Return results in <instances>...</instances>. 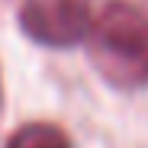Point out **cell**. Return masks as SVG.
Masks as SVG:
<instances>
[{"label":"cell","instance_id":"cell-1","mask_svg":"<svg viewBox=\"0 0 148 148\" xmlns=\"http://www.w3.org/2000/svg\"><path fill=\"white\" fill-rule=\"evenodd\" d=\"M87 55L110 87H148V10L132 0H106L90 19Z\"/></svg>","mask_w":148,"mask_h":148},{"label":"cell","instance_id":"cell-2","mask_svg":"<svg viewBox=\"0 0 148 148\" xmlns=\"http://www.w3.org/2000/svg\"><path fill=\"white\" fill-rule=\"evenodd\" d=\"M90 19V0H23L19 7V29L48 48H71L84 42Z\"/></svg>","mask_w":148,"mask_h":148},{"label":"cell","instance_id":"cell-3","mask_svg":"<svg viewBox=\"0 0 148 148\" xmlns=\"http://www.w3.org/2000/svg\"><path fill=\"white\" fill-rule=\"evenodd\" d=\"M7 148H71V138L55 122H26L7 138Z\"/></svg>","mask_w":148,"mask_h":148},{"label":"cell","instance_id":"cell-4","mask_svg":"<svg viewBox=\"0 0 148 148\" xmlns=\"http://www.w3.org/2000/svg\"><path fill=\"white\" fill-rule=\"evenodd\" d=\"M0 103H3V84H0Z\"/></svg>","mask_w":148,"mask_h":148}]
</instances>
